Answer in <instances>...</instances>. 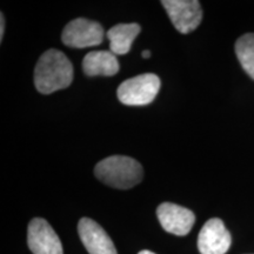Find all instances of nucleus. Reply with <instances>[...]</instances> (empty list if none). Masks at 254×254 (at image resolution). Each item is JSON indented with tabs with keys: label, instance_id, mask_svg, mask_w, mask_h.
I'll use <instances>...</instances> for the list:
<instances>
[{
	"label": "nucleus",
	"instance_id": "nucleus-14",
	"mask_svg": "<svg viewBox=\"0 0 254 254\" xmlns=\"http://www.w3.org/2000/svg\"><path fill=\"white\" fill-rule=\"evenodd\" d=\"M150 57H151L150 51H144V52H142V58H150Z\"/></svg>",
	"mask_w": 254,
	"mask_h": 254
},
{
	"label": "nucleus",
	"instance_id": "nucleus-6",
	"mask_svg": "<svg viewBox=\"0 0 254 254\" xmlns=\"http://www.w3.org/2000/svg\"><path fill=\"white\" fill-rule=\"evenodd\" d=\"M27 244L33 254H64L62 241L45 219L34 218L30 221Z\"/></svg>",
	"mask_w": 254,
	"mask_h": 254
},
{
	"label": "nucleus",
	"instance_id": "nucleus-12",
	"mask_svg": "<svg viewBox=\"0 0 254 254\" xmlns=\"http://www.w3.org/2000/svg\"><path fill=\"white\" fill-rule=\"evenodd\" d=\"M236 53L240 65L254 80V33H246L237 40Z\"/></svg>",
	"mask_w": 254,
	"mask_h": 254
},
{
	"label": "nucleus",
	"instance_id": "nucleus-11",
	"mask_svg": "<svg viewBox=\"0 0 254 254\" xmlns=\"http://www.w3.org/2000/svg\"><path fill=\"white\" fill-rule=\"evenodd\" d=\"M138 24H118L107 32L110 40V51L116 56H123L129 52L133 41L140 33Z\"/></svg>",
	"mask_w": 254,
	"mask_h": 254
},
{
	"label": "nucleus",
	"instance_id": "nucleus-15",
	"mask_svg": "<svg viewBox=\"0 0 254 254\" xmlns=\"http://www.w3.org/2000/svg\"><path fill=\"white\" fill-rule=\"evenodd\" d=\"M138 254H155L153 252H151V251H147V250H144V251H140Z\"/></svg>",
	"mask_w": 254,
	"mask_h": 254
},
{
	"label": "nucleus",
	"instance_id": "nucleus-10",
	"mask_svg": "<svg viewBox=\"0 0 254 254\" xmlns=\"http://www.w3.org/2000/svg\"><path fill=\"white\" fill-rule=\"evenodd\" d=\"M119 62L111 51H92L85 56L82 69L88 77H112L119 72Z\"/></svg>",
	"mask_w": 254,
	"mask_h": 254
},
{
	"label": "nucleus",
	"instance_id": "nucleus-1",
	"mask_svg": "<svg viewBox=\"0 0 254 254\" xmlns=\"http://www.w3.org/2000/svg\"><path fill=\"white\" fill-rule=\"evenodd\" d=\"M73 80V66L69 59L58 50H49L38 60L34 84L43 94L68 87Z\"/></svg>",
	"mask_w": 254,
	"mask_h": 254
},
{
	"label": "nucleus",
	"instance_id": "nucleus-9",
	"mask_svg": "<svg viewBox=\"0 0 254 254\" xmlns=\"http://www.w3.org/2000/svg\"><path fill=\"white\" fill-rule=\"evenodd\" d=\"M78 233L90 254H118L113 241L98 222L90 218L80 219Z\"/></svg>",
	"mask_w": 254,
	"mask_h": 254
},
{
	"label": "nucleus",
	"instance_id": "nucleus-7",
	"mask_svg": "<svg viewBox=\"0 0 254 254\" xmlns=\"http://www.w3.org/2000/svg\"><path fill=\"white\" fill-rule=\"evenodd\" d=\"M231 245V233L222 220L213 218L206 221L198 237L200 254H226Z\"/></svg>",
	"mask_w": 254,
	"mask_h": 254
},
{
	"label": "nucleus",
	"instance_id": "nucleus-3",
	"mask_svg": "<svg viewBox=\"0 0 254 254\" xmlns=\"http://www.w3.org/2000/svg\"><path fill=\"white\" fill-rule=\"evenodd\" d=\"M160 79L153 73L136 75L120 84L118 99L128 106H144L155 99L160 90Z\"/></svg>",
	"mask_w": 254,
	"mask_h": 254
},
{
	"label": "nucleus",
	"instance_id": "nucleus-5",
	"mask_svg": "<svg viewBox=\"0 0 254 254\" xmlns=\"http://www.w3.org/2000/svg\"><path fill=\"white\" fill-rule=\"evenodd\" d=\"M161 5L180 33H190L201 23L202 9L196 0H163Z\"/></svg>",
	"mask_w": 254,
	"mask_h": 254
},
{
	"label": "nucleus",
	"instance_id": "nucleus-8",
	"mask_svg": "<svg viewBox=\"0 0 254 254\" xmlns=\"http://www.w3.org/2000/svg\"><path fill=\"white\" fill-rule=\"evenodd\" d=\"M157 217L165 231L180 237L189 234L195 221V215L190 209L172 202L159 205Z\"/></svg>",
	"mask_w": 254,
	"mask_h": 254
},
{
	"label": "nucleus",
	"instance_id": "nucleus-2",
	"mask_svg": "<svg viewBox=\"0 0 254 254\" xmlns=\"http://www.w3.org/2000/svg\"><path fill=\"white\" fill-rule=\"evenodd\" d=\"M94 174L105 185L128 190L141 182L144 170L135 159L125 155H112L95 165Z\"/></svg>",
	"mask_w": 254,
	"mask_h": 254
},
{
	"label": "nucleus",
	"instance_id": "nucleus-13",
	"mask_svg": "<svg viewBox=\"0 0 254 254\" xmlns=\"http://www.w3.org/2000/svg\"><path fill=\"white\" fill-rule=\"evenodd\" d=\"M0 40H2V38H4V33H5V18H4V14L1 13L0 15Z\"/></svg>",
	"mask_w": 254,
	"mask_h": 254
},
{
	"label": "nucleus",
	"instance_id": "nucleus-4",
	"mask_svg": "<svg viewBox=\"0 0 254 254\" xmlns=\"http://www.w3.org/2000/svg\"><path fill=\"white\" fill-rule=\"evenodd\" d=\"M104 36L105 31L99 23L90 19L78 18L66 25L62 39L66 46L72 49H85L100 45Z\"/></svg>",
	"mask_w": 254,
	"mask_h": 254
}]
</instances>
